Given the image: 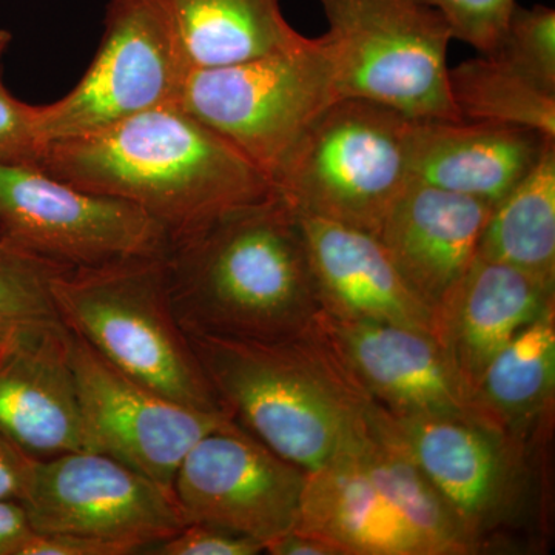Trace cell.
<instances>
[{
  "label": "cell",
  "instance_id": "cell-11",
  "mask_svg": "<svg viewBox=\"0 0 555 555\" xmlns=\"http://www.w3.org/2000/svg\"><path fill=\"white\" fill-rule=\"evenodd\" d=\"M69 358L83 451L118 460L170 491L190 449L211 430L233 422L225 414L185 406L150 389L112 366L72 332Z\"/></svg>",
  "mask_w": 555,
  "mask_h": 555
},
{
  "label": "cell",
  "instance_id": "cell-15",
  "mask_svg": "<svg viewBox=\"0 0 555 555\" xmlns=\"http://www.w3.org/2000/svg\"><path fill=\"white\" fill-rule=\"evenodd\" d=\"M0 436L35 460L83 451L69 332L62 321L0 345Z\"/></svg>",
  "mask_w": 555,
  "mask_h": 555
},
{
  "label": "cell",
  "instance_id": "cell-1",
  "mask_svg": "<svg viewBox=\"0 0 555 555\" xmlns=\"http://www.w3.org/2000/svg\"><path fill=\"white\" fill-rule=\"evenodd\" d=\"M166 268L189 337L272 341L323 315L298 214L276 192L170 243Z\"/></svg>",
  "mask_w": 555,
  "mask_h": 555
},
{
  "label": "cell",
  "instance_id": "cell-24",
  "mask_svg": "<svg viewBox=\"0 0 555 555\" xmlns=\"http://www.w3.org/2000/svg\"><path fill=\"white\" fill-rule=\"evenodd\" d=\"M477 257L526 273L555 291V141L492 208Z\"/></svg>",
  "mask_w": 555,
  "mask_h": 555
},
{
  "label": "cell",
  "instance_id": "cell-7",
  "mask_svg": "<svg viewBox=\"0 0 555 555\" xmlns=\"http://www.w3.org/2000/svg\"><path fill=\"white\" fill-rule=\"evenodd\" d=\"M338 101L320 39L190 69L177 104L240 150L272 182L313 120ZM273 185V184H272Z\"/></svg>",
  "mask_w": 555,
  "mask_h": 555
},
{
  "label": "cell",
  "instance_id": "cell-34",
  "mask_svg": "<svg viewBox=\"0 0 555 555\" xmlns=\"http://www.w3.org/2000/svg\"><path fill=\"white\" fill-rule=\"evenodd\" d=\"M264 553L272 555H339L335 547L327 545L323 540L297 531V529H292L286 534L269 542L264 547Z\"/></svg>",
  "mask_w": 555,
  "mask_h": 555
},
{
  "label": "cell",
  "instance_id": "cell-16",
  "mask_svg": "<svg viewBox=\"0 0 555 555\" xmlns=\"http://www.w3.org/2000/svg\"><path fill=\"white\" fill-rule=\"evenodd\" d=\"M494 204L409 181L377 238L401 278L436 310L477 258Z\"/></svg>",
  "mask_w": 555,
  "mask_h": 555
},
{
  "label": "cell",
  "instance_id": "cell-28",
  "mask_svg": "<svg viewBox=\"0 0 555 555\" xmlns=\"http://www.w3.org/2000/svg\"><path fill=\"white\" fill-rule=\"evenodd\" d=\"M448 22L454 39L491 54L506 30L516 0H423Z\"/></svg>",
  "mask_w": 555,
  "mask_h": 555
},
{
  "label": "cell",
  "instance_id": "cell-22",
  "mask_svg": "<svg viewBox=\"0 0 555 555\" xmlns=\"http://www.w3.org/2000/svg\"><path fill=\"white\" fill-rule=\"evenodd\" d=\"M190 69L238 64L302 38L280 0H153Z\"/></svg>",
  "mask_w": 555,
  "mask_h": 555
},
{
  "label": "cell",
  "instance_id": "cell-26",
  "mask_svg": "<svg viewBox=\"0 0 555 555\" xmlns=\"http://www.w3.org/2000/svg\"><path fill=\"white\" fill-rule=\"evenodd\" d=\"M65 269L0 236V345L27 328L61 321L50 286Z\"/></svg>",
  "mask_w": 555,
  "mask_h": 555
},
{
  "label": "cell",
  "instance_id": "cell-23",
  "mask_svg": "<svg viewBox=\"0 0 555 555\" xmlns=\"http://www.w3.org/2000/svg\"><path fill=\"white\" fill-rule=\"evenodd\" d=\"M554 396L555 306L495 353L476 386L489 418L524 443L553 411Z\"/></svg>",
  "mask_w": 555,
  "mask_h": 555
},
{
  "label": "cell",
  "instance_id": "cell-21",
  "mask_svg": "<svg viewBox=\"0 0 555 555\" xmlns=\"http://www.w3.org/2000/svg\"><path fill=\"white\" fill-rule=\"evenodd\" d=\"M427 555L478 554L465 529L397 436L385 409L372 404L366 423L346 447Z\"/></svg>",
  "mask_w": 555,
  "mask_h": 555
},
{
  "label": "cell",
  "instance_id": "cell-14",
  "mask_svg": "<svg viewBox=\"0 0 555 555\" xmlns=\"http://www.w3.org/2000/svg\"><path fill=\"white\" fill-rule=\"evenodd\" d=\"M320 328L350 377L389 414L473 420L502 429L429 332L324 315Z\"/></svg>",
  "mask_w": 555,
  "mask_h": 555
},
{
  "label": "cell",
  "instance_id": "cell-19",
  "mask_svg": "<svg viewBox=\"0 0 555 555\" xmlns=\"http://www.w3.org/2000/svg\"><path fill=\"white\" fill-rule=\"evenodd\" d=\"M553 306V288L520 270L477 257L434 310L433 335L476 392L495 353Z\"/></svg>",
  "mask_w": 555,
  "mask_h": 555
},
{
  "label": "cell",
  "instance_id": "cell-20",
  "mask_svg": "<svg viewBox=\"0 0 555 555\" xmlns=\"http://www.w3.org/2000/svg\"><path fill=\"white\" fill-rule=\"evenodd\" d=\"M294 529L339 555H427L347 448L309 470Z\"/></svg>",
  "mask_w": 555,
  "mask_h": 555
},
{
  "label": "cell",
  "instance_id": "cell-18",
  "mask_svg": "<svg viewBox=\"0 0 555 555\" xmlns=\"http://www.w3.org/2000/svg\"><path fill=\"white\" fill-rule=\"evenodd\" d=\"M550 141L539 131L505 124L411 119L409 178L495 206L535 166Z\"/></svg>",
  "mask_w": 555,
  "mask_h": 555
},
{
  "label": "cell",
  "instance_id": "cell-17",
  "mask_svg": "<svg viewBox=\"0 0 555 555\" xmlns=\"http://www.w3.org/2000/svg\"><path fill=\"white\" fill-rule=\"evenodd\" d=\"M324 317L434 331V312L401 278L377 236L299 215Z\"/></svg>",
  "mask_w": 555,
  "mask_h": 555
},
{
  "label": "cell",
  "instance_id": "cell-8",
  "mask_svg": "<svg viewBox=\"0 0 555 555\" xmlns=\"http://www.w3.org/2000/svg\"><path fill=\"white\" fill-rule=\"evenodd\" d=\"M0 236L67 269L166 255L170 236L142 208L40 167L0 164Z\"/></svg>",
  "mask_w": 555,
  "mask_h": 555
},
{
  "label": "cell",
  "instance_id": "cell-4",
  "mask_svg": "<svg viewBox=\"0 0 555 555\" xmlns=\"http://www.w3.org/2000/svg\"><path fill=\"white\" fill-rule=\"evenodd\" d=\"M50 291L62 324L112 366L177 403L225 414L175 315L166 255L65 269Z\"/></svg>",
  "mask_w": 555,
  "mask_h": 555
},
{
  "label": "cell",
  "instance_id": "cell-6",
  "mask_svg": "<svg viewBox=\"0 0 555 555\" xmlns=\"http://www.w3.org/2000/svg\"><path fill=\"white\" fill-rule=\"evenodd\" d=\"M406 116L361 100L324 109L273 178V189L299 215L377 236L406 188Z\"/></svg>",
  "mask_w": 555,
  "mask_h": 555
},
{
  "label": "cell",
  "instance_id": "cell-29",
  "mask_svg": "<svg viewBox=\"0 0 555 555\" xmlns=\"http://www.w3.org/2000/svg\"><path fill=\"white\" fill-rule=\"evenodd\" d=\"M43 150L36 105L14 98L0 76V164L39 167Z\"/></svg>",
  "mask_w": 555,
  "mask_h": 555
},
{
  "label": "cell",
  "instance_id": "cell-13",
  "mask_svg": "<svg viewBox=\"0 0 555 555\" xmlns=\"http://www.w3.org/2000/svg\"><path fill=\"white\" fill-rule=\"evenodd\" d=\"M386 414L477 553L488 550L524 506L528 443L473 420Z\"/></svg>",
  "mask_w": 555,
  "mask_h": 555
},
{
  "label": "cell",
  "instance_id": "cell-5",
  "mask_svg": "<svg viewBox=\"0 0 555 555\" xmlns=\"http://www.w3.org/2000/svg\"><path fill=\"white\" fill-rule=\"evenodd\" d=\"M320 36L338 100L385 105L411 119L465 120L449 87L444 17L423 0H321Z\"/></svg>",
  "mask_w": 555,
  "mask_h": 555
},
{
  "label": "cell",
  "instance_id": "cell-25",
  "mask_svg": "<svg viewBox=\"0 0 555 555\" xmlns=\"http://www.w3.org/2000/svg\"><path fill=\"white\" fill-rule=\"evenodd\" d=\"M449 87L463 119L525 127L555 141V94L494 57L480 54L449 68Z\"/></svg>",
  "mask_w": 555,
  "mask_h": 555
},
{
  "label": "cell",
  "instance_id": "cell-3",
  "mask_svg": "<svg viewBox=\"0 0 555 555\" xmlns=\"http://www.w3.org/2000/svg\"><path fill=\"white\" fill-rule=\"evenodd\" d=\"M189 339L222 411L308 473L356 440L374 404L320 323L308 334L272 341Z\"/></svg>",
  "mask_w": 555,
  "mask_h": 555
},
{
  "label": "cell",
  "instance_id": "cell-32",
  "mask_svg": "<svg viewBox=\"0 0 555 555\" xmlns=\"http://www.w3.org/2000/svg\"><path fill=\"white\" fill-rule=\"evenodd\" d=\"M36 460L0 436V502L21 503L30 485Z\"/></svg>",
  "mask_w": 555,
  "mask_h": 555
},
{
  "label": "cell",
  "instance_id": "cell-12",
  "mask_svg": "<svg viewBox=\"0 0 555 555\" xmlns=\"http://www.w3.org/2000/svg\"><path fill=\"white\" fill-rule=\"evenodd\" d=\"M306 478L308 470L229 422L190 449L173 494L188 524L222 526L266 547L295 528Z\"/></svg>",
  "mask_w": 555,
  "mask_h": 555
},
{
  "label": "cell",
  "instance_id": "cell-9",
  "mask_svg": "<svg viewBox=\"0 0 555 555\" xmlns=\"http://www.w3.org/2000/svg\"><path fill=\"white\" fill-rule=\"evenodd\" d=\"M189 68L153 0H109L100 49L75 89L36 105L43 145L178 101Z\"/></svg>",
  "mask_w": 555,
  "mask_h": 555
},
{
  "label": "cell",
  "instance_id": "cell-10",
  "mask_svg": "<svg viewBox=\"0 0 555 555\" xmlns=\"http://www.w3.org/2000/svg\"><path fill=\"white\" fill-rule=\"evenodd\" d=\"M35 532H67L153 547L185 521L173 491L100 452L36 460L21 502Z\"/></svg>",
  "mask_w": 555,
  "mask_h": 555
},
{
  "label": "cell",
  "instance_id": "cell-2",
  "mask_svg": "<svg viewBox=\"0 0 555 555\" xmlns=\"http://www.w3.org/2000/svg\"><path fill=\"white\" fill-rule=\"evenodd\" d=\"M40 169L142 208L170 243L275 192L268 177L177 102L50 142Z\"/></svg>",
  "mask_w": 555,
  "mask_h": 555
},
{
  "label": "cell",
  "instance_id": "cell-33",
  "mask_svg": "<svg viewBox=\"0 0 555 555\" xmlns=\"http://www.w3.org/2000/svg\"><path fill=\"white\" fill-rule=\"evenodd\" d=\"M31 531L21 503L0 502V555H17Z\"/></svg>",
  "mask_w": 555,
  "mask_h": 555
},
{
  "label": "cell",
  "instance_id": "cell-31",
  "mask_svg": "<svg viewBox=\"0 0 555 555\" xmlns=\"http://www.w3.org/2000/svg\"><path fill=\"white\" fill-rule=\"evenodd\" d=\"M137 547L96 537L67 532H35L24 540L17 555H130Z\"/></svg>",
  "mask_w": 555,
  "mask_h": 555
},
{
  "label": "cell",
  "instance_id": "cell-35",
  "mask_svg": "<svg viewBox=\"0 0 555 555\" xmlns=\"http://www.w3.org/2000/svg\"><path fill=\"white\" fill-rule=\"evenodd\" d=\"M10 42H11L10 33L7 30H2V28H0V76H2L3 56H5V51L9 50Z\"/></svg>",
  "mask_w": 555,
  "mask_h": 555
},
{
  "label": "cell",
  "instance_id": "cell-27",
  "mask_svg": "<svg viewBox=\"0 0 555 555\" xmlns=\"http://www.w3.org/2000/svg\"><path fill=\"white\" fill-rule=\"evenodd\" d=\"M540 90L555 94V11L546 5H516L491 54Z\"/></svg>",
  "mask_w": 555,
  "mask_h": 555
},
{
  "label": "cell",
  "instance_id": "cell-30",
  "mask_svg": "<svg viewBox=\"0 0 555 555\" xmlns=\"http://www.w3.org/2000/svg\"><path fill=\"white\" fill-rule=\"evenodd\" d=\"M159 555H257L264 546L250 537L230 531L222 526L190 521L181 529L153 546Z\"/></svg>",
  "mask_w": 555,
  "mask_h": 555
}]
</instances>
